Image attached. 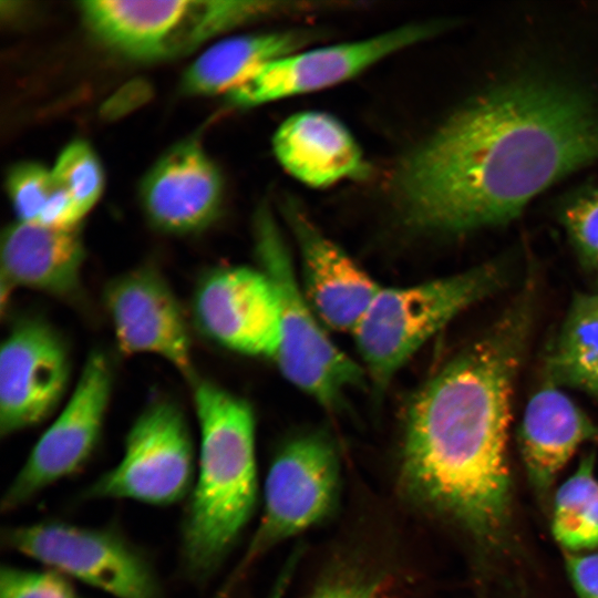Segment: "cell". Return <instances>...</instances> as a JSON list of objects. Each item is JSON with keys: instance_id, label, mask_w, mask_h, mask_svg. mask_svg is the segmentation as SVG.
I'll list each match as a JSON object with an SVG mask.
<instances>
[{"instance_id": "10", "label": "cell", "mask_w": 598, "mask_h": 598, "mask_svg": "<svg viewBox=\"0 0 598 598\" xmlns=\"http://www.w3.org/2000/svg\"><path fill=\"white\" fill-rule=\"evenodd\" d=\"M113 383L110 357L100 349L92 351L61 411L6 489L1 501L3 512L21 507L86 464L102 436Z\"/></svg>"}, {"instance_id": "4", "label": "cell", "mask_w": 598, "mask_h": 598, "mask_svg": "<svg viewBox=\"0 0 598 598\" xmlns=\"http://www.w3.org/2000/svg\"><path fill=\"white\" fill-rule=\"evenodd\" d=\"M79 7L100 42L136 61L181 56L246 23L313 10L311 3L260 0H94Z\"/></svg>"}, {"instance_id": "14", "label": "cell", "mask_w": 598, "mask_h": 598, "mask_svg": "<svg viewBox=\"0 0 598 598\" xmlns=\"http://www.w3.org/2000/svg\"><path fill=\"white\" fill-rule=\"evenodd\" d=\"M103 303L123 354L162 358L193 382L190 330L184 310L154 268L138 267L105 286Z\"/></svg>"}, {"instance_id": "9", "label": "cell", "mask_w": 598, "mask_h": 598, "mask_svg": "<svg viewBox=\"0 0 598 598\" xmlns=\"http://www.w3.org/2000/svg\"><path fill=\"white\" fill-rule=\"evenodd\" d=\"M9 548L114 598H159L148 560L113 530L42 522L3 533Z\"/></svg>"}, {"instance_id": "12", "label": "cell", "mask_w": 598, "mask_h": 598, "mask_svg": "<svg viewBox=\"0 0 598 598\" xmlns=\"http://www.w3.org/2000/svg\"><path fill=\"white\" fill-rule=\"evenodd\" d=\"M71 357L61 333L47 320H17L0 351V434L38 425L61 404L70 385Z\"/></svg>"}, {"instance_id": "19", "label": "cell", "mask_w": 598, "mask_h": 598, "mask_svg": "<svg viewBox=\"0 0 598 598\" xmlns=\"http://www.w3.org/2000/svg\"><path fill=\"white\" fill-rule=\"evenodd\" d=\"M598 439L587 413L550 381L528 401L519 427L527 474L535 487L546 489L586 442Z\"/></svg>"}, {"instance_id": "11", "label": "cell", "mask_w": 598, "mask_h": 598, "mask_svg": "<svg viewBox=\"0 0 598 598\" xmlns=\"http://www.w3.org/2000/svg\"><path fill=\"white\" fill-rule=\"evenodd\" d=\"M443 28L442 22H414L357 41L303 49L260 68L226 96L235 106L251 107L327 89L427 40Z\"/></svg>"}, {"instance_id": "16", "label": "cell", "mask_w": 598, "mask_h": 598, "mask_svg": "<svg viewBox=\"0 0 598 598\" xmlns=\"http://www.w3.org/2000/svg\"><path fill=\"white\" fill-rule=\"evenodd\" d=\"M223 177L195 140L166 152L144 176L140 196L151 224L174 235L206 229L219 215Z\"/></svg>"}, {"instance_id": "21", "label": "cell", "mask_w": 598, "mask_h": 598, "mask_svg": "<svg viewBox=\"0 0 598 598\" xmlns=\"http://www.w3.org/2000/svg\"><path fill=\"white\" fill-rule=\"evenodd\" d=\"M547 367L551 383L598 400V292L574 296Z\"/></svg>"}, {"instance_id": "1", "label": "cell", "mask_w": 598, "mask_h": 598, "mask_svg": "<svg viewBox=\"0 0 598 598\" xmlns=\"http://www.w3.org/2000/svg\"><path fill=\"white\" fill-rule=\"evenodd\" d=\"M598 159V100L560 80L523 76L453 113L399 165L402 221L456 235L505 224L543 190Z\"/></svg>"}, {"instance_id": "7", "label": "cell", "mask_w": 598, "mask_h": 598, "mask_svg": "<svg viewBox=\"0 0 598 598\" xmlns=\"http://www.w3.org/2000/svg\"><path fill=\"white\" fill-rule=\"evenodd\" d=\"M196 461L182 409L169 400H155L134 420L118 463L96 478L84 497L171 505L192 493Z\"/></svg>"}, {"instance_id": "22", "label": "cell", "mask_w": 598, "mask_h": 598, "mask_svg": "<svg viewBox=\"0 0 598 598\" xmlns=\"http://www.w3.org/2000/svg\"><path fill=\"white\" fill-rule=\"evenodd\" d=\"M551 529L567 551L598 547V480L592 454L584 456L557 489Z\"/></svg>"}, {"instance_id": "3", "label": "cell", "mask_w": 598, "mask_h": 598, "mask_svg": "<svg viewBox=\"0 0 598 598\" xmlns=\"http://www.w3.org/2000/svg\"><path fill=\"white\" fill-rule=\"evenodd\" d=\"M192 385L199 448L181 555L187 576L202 581L220 565L254 513L255 417L245 400L219 385L198 377Z\"/></svg>"}, {"instance_id": "24", "label": "cell", "mask_w": 598, "mask_h": 598, "mask_svg": "<svg viewBox=\"0 0 598 598\" xmlns=\"http://www.w3.org/2000/svg\"><path fill=\"white\" fill-rule=\"evenodd\" d=\"M56 186L52 172L41 164L13 165L7 175V189L18 220L35 224Z\"/></svg>"}, {"instance_id": "25", "label": "cell", "mask_w": 598, "mask_h": 598, "mask_svg": "<svg viewBox=\"0 0 598 598\" xmlns=\"http://www.w3.org/2000/svg\"><path fill=\"white\" fill-rule=\"evenodd\" d=\"M560 220L581 262L598 270V186L571 197L561 209Z\"/></svg>"}, {"instance_id": "2", "label": "cell", "mask_w": 598, "mask_h": 598, "mask_svg": "<svg viewBox=\"0 0 598 598\" xmlns=\"http://www.w3.org/2000/svg\"><path fill=\"white\" fill-rule=\"evenodd\" d=\"M528 323L523 305L507 312L425 381L405 413V493L478 536L496 534L507 514L512 395Z\"/></svg>"}, {"instance_id": "15", "label": "cell", "mask_w": 598, "mask_h": 598, "mask_svg": "<svg viewBox=\"0 0 598 598\" xmlns=\"http://www.w3.org/2000/svg\"><path fill=\"white\" fill-rule=\"evenodd\" d=\"M301 261L302 289L320 321L353 333L382 288L293 203L285 205Z\"/></svg>"}, {"instance_id": "27", "label": "cell", "mask_w": 598, "mask_h": 598, "mask_svg": "<svg viewBox=\"0 0 598 598\" xmlns=\"http://www.w3.org/2000/svg\"><path fill=\"white\" fill-rule=\"evenodd\" d=\"M310 598H391L388 586L378 578L358 574L332 577L322 582Z\"/></svg>"}, {"instance_id": "28", "label": "cell", "mask_w": 598, "mask_h": 598, "mask_svg": "<svg viewBox=\"0 0 598 598\" xmlns=\"http://www.w3.org/2000/svg\"><path fill=\"white\" fill-rule=\"evenodd\" d=\"M566 568L578 598H598V553L566 551Z\"/></svg>"}, {"instance_id": "8", "label": "cell", "mask_w": 598, "mask_h": 598, "mask_svg": "<svg viewBox=\"0 0 598 598\" xmlns=\"http://www.w3.org/2000/svg\"><path fill=\"white\" fill-rule=\"evenodd\" d=\"M340 481L338 453L327 435L288 441L271 462L259 525L237 567L247 573L276 545L324 522L337 508Z\"/></svg>"}, {"instance_id": "20", "label": "cell", "mask_w": 598, "mask_h": 598, "mask_svg": "<svg viewBox=\"0 0 598 598\" xmlns=\"http://www.w3.org/2000/svg\"><path fill=\"white\" fill-rule=\"evenodd\" d=\"M320 38L319 30L298 28L225 39L188 66L182 87L193 95L227 94L260 68Z\"/></svg>"}, {"instance_id": "29", "label": "cell", "mask_w": 598, "mask_h": 598, "mask_svg": "<svg viewBox=\"0 0 598 598\" xmlns=\"http://www.w3.org/2000/svg\"><path fill=\"white\" fill-rule=\"evenodd\" d=\"M240 580L238 578L230 575L226 582L215 592L212 598H231Z\"/></svg>"}, {"instance_id": "23", "label": "cell", "mask_w": 598, "mask_h": 598, "mask_svg": "<svg viewBox=\"0 0 598 598\" xmlns=\"http://www.w3.org/2000/svg\"><path fill=\"white\" fill-rule=\"evenodd\" d=\"M52 175L84 215L94 206L104 187L102 165L93 148L84 141H74L59 155Z\"/></svg>"}, {"instance_id": "5", "label": "cell", "mask_w": 598, "mask_h": 598, "mask_svg": "<svg viewBox=\"0 0 598 598\" xmlns=\"http://www.w3.org/2000/svg\"><path fill=\"white\" fill-rule=\"evenodd\" d=\"M502 278L497 265L485 264L412 286L382 287L352 333L373 390L381 394L415 352L494 292Z\"/></svg>"}, {"instance_id": "13", "label": "cell", "mask_w": 598, "mask_h": 598, "mask_svg": "<svg viewBox=\"0 0 598 598\" xmlns=\"http://www.w3.org/2000/svg\"><path fill=\"white\" fill-rule=\"evenodd\" d=\"M192 313L210 341L240 354L275 359L280 343V305L261 270L246 266L214 269L196 285Z\"/></svg>"}, {"instance_id": "6", "label": "cell", "mask_w": 598, "mask_h": 598, "mask_svg": "<svg viewBox=\"0 0 598 598\" xmlns=\"http://www.w3.org/2000/svg\"><path fill=\"white\" fill-rule=\"evenodd\" d=\"M261 270L272 281L280 305V343L274 359L283 377L326 409L362 385L365 371L328 337L297 277L277 223L267 209L255 221Z\"/></svg>"}, {"instance_id": "26", "label": "cell", "mask_w": 598, "mask_h": 598, "mask_svg": "<svg viewBox=\"0 0 598 598\" xmlns=\"http://www.w3.org/2000/svg\"><path fill=\"white\" fill-rule=\"evenodd\" d=\"M0 598H82L61 573L3 566L0 571Z\"/></svg>"}, {"instance_id": "18", "label": "cell", "mask_w": 598, "mask_h": 598, "mask_svg": "<svg viewBox=\"0 0 598 598\" xmlns=\"http://www.w3.org/2000/svg\"><path fill=\"white\" fill-rule=\"evenodd\" d=\"M271 144L281 167L309 187L362 178L369 172L351 132L328 113L307 111L287 117Z\"/></svg>"}, {"instance_id": "17", "label": "cell", "mask_w": 598, "mask_h": 598, "mask_svg": "<svg viewBox=\"0 0 598 598\" xmlns=\"http://www.w3.org/2000/svg\"><path fill=\"white\" fill-rule=\"evenodd\" d=\"M85 248L79 227L60 229L17 221L1 236V303L16 288L79 301Z\"/></svg>"}]
</instances>
